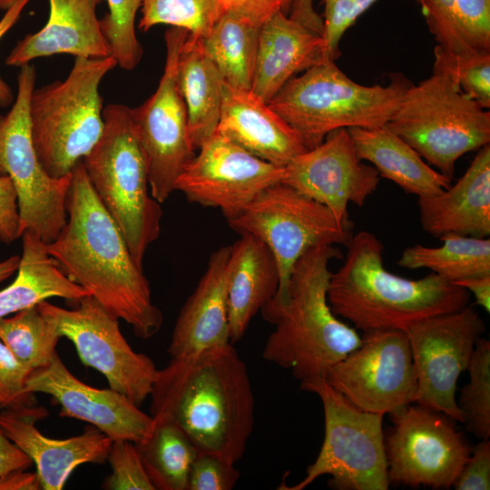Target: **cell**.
I'll use <instances>...</instances> for the list:
<instances>
[{
  "label": "cell",
  "instance_id": "cell-26",
  "mask_svg": "<svg viewBox=\"0 0 490 490\" xmlns=\"http://www.w3.org/2000/svg\"><path fill=\"white\" fill-rule=\"evenodd\" d=\"M279 270L270 248L251 234L230 245L226 289L230 342L244 336L250 321L276 295Z\"/></svg>",
  "mask_w": 490,
  "mask_h": 490
},
{
  "label": "cell",
  "instance_id": "cell-13",
  "mask_svg": "<svg viewBox=\"0 0 490 490\" xmlns=\"http://www.w3.org/2000/svg\"><path fill=\"white\" fill-rule=\"evenodd\" d=\"M188 32L170 26L165 32L166 59L155 92L131 116L146 156L152 196L161 204L175 191V182L196 154L185 103L178 83V60Z\"/></svg>",
  "mask_w": 490,
  "mask_h": 490
},
{
  "label": "cell",
  "instance_id": "cell-40",
  "mask_svg": "<svg viewBox=\"0 0 490 490\" xmlns=\"http://www.w3.org/2000/svg\"><path fill=\"white\" fill-rule=\"evenodd\" d=\"M377 0H323L322 38L325 56L335 61L339 55V42L345 32ZM420 5L423 0H416Z\"/></svg>",
  "mask_w": 490,
  "mask_h": 490
},
{
  "label": "cell",
  "instance_id": "cell-44",
  "mask_svg": "<svg viewBox=\"0 0 490 490\" xmlns=\"http://www.w3.org/2000/svg\"><path fill=\"white\" fill-rule=\"evenodd\" d=\"M456 490L490 489V441L481 439L462 468L454 485Z\"/></svg>",
  "mask_w": 490,
  "mask_h": 490
},
{
  "label": "cell",
  "instance_id": "cell-47",
  "mask_svg": "<svg viewBox=\"0 0 490 490\" xmlns=\"http://www.w3.org/2000/svg\"><path fill=\"white\" fill-rule=\"evenodd\" d=\"M31 0H15L0 19V40L18 21L23 10ZM14 94L7 83L0 75V107H7L13 103Z\"/></svg>",
  "mask_w": 490,
  "mask_h": 490
},
{
  "label": "cell",
  "instance_id": "cell-42",
  "mask_svg": "<svg viewBox=\"0 0 490 490\" xmlns=\"http://www.w3.org/2000/svg\"><path fill=\"white\" fill-rule=\"evenodd\" d=\"M30 372L0 340V410L34 405V394L24 390Z\"/></svg>",
  "mask_w": 490,
  "mask_h": 490
},
{
  "label": "cell",
  "instance_id": "cell-22",
  "mask_svg": "<svg viewBox=\"0 0 490 490\" xmlns=\"http://www.w3.org/2000/svg\"><path fill=\"white\" fill-rule=\"evenodd\" d=\"M254 156L279 167L307 151L299 133L251 90L224 83L216 129Z\"/></svg>",
  "mask_w": 490,
  "mask_h": 490
},
{
  "label": "cell",
  "instance_id": "cell-45",
  "mask_svg": "<svg viewBox=\"0 0 490 490\" xmlns=\"http://www.w3.org/2000/svg\"><path fill=\"white\" fill-rule=\"evenodd\" d=\"M21 238L17 196L9 177L0 175V240L9 244Z\"/></svg>",
  "mask_w": 490,
  "mask_h": 490
},
{
  "label": "cell",
  "instance_id": "cell-35",
  "mask_svg": "<svg viewBox=\"0 0 490 490\" xmlns=\"http://www.w3.org/2000/svg\"><path fill=\"white\" fill-rule=\"evenodd\" d=\"M469 380L463 387L457 406L463 423L476 437L490 436V342L480 337L467 369Z\"/></svg>",
  "mask_w": 490,
  "mask_h": 490
},
{
  "label": "cell",
  "instance_id": "cell-34",
  "mask_svg": "<svg viewBox=\"0 0 490 490\" xmlns=\"http://www.w3.org/2000/svg\"><path fill=\"white\" fill-rule=\"evenodd\" d=\"M140 11L138 26L144 32L167 24L202 38L224 15L220 0H142Z\"/></svg>",
  "mask_w": 490,
  "mask_h": 490
},
{
  "label": "cell",
  "instance_id": "cell-25",
  "mask_svg": "<svg viewBox=\"0 0 490 490\" xmlns=\"http://www.w3.org/2000/svg\"><path fill=\"white\" fill-rule=\"evenodd\" d=\"M324 60L322 35L279 10L260 27L250 90L269 103L296 74Z\"/></svg>",
  "mask_w": 490,
  "mask_h": 490
},
{
  "label": "cell",
  "instance_id": "cell-28",
  "mask_svg": "<svg viewBox=\"0 0 490 490\" xmlns=\"http://www.w3.org/2000/svg\"><path fill=\"white\" fill-rule=\"evenodd\" d=\"M178 83L191 142L197 151L217 129L224 87L218 69L203 49L202 37L186 36L179 54Z\"/></svg>",
  "mask_w": 490,
  "mask_h": 490
},
{
  "label": "cell",
  "instance_id": "cell-9",
  "mask_svg": "<svg viewBox=\"0 0 490 490\" xmlns=\"http://www.w3.org/2000/svg\"><path fill=\"white\" fill-rule=\"evenodd\" d=\"M316 394L324 410L325 434L316 460L306 475L286 490H303L328 475L337 490H387L390 485L383 433L384 415L359 409L336 391L324 377L300 382Z\"/></svg>",
  "mask_w": 490,
  "mask_h": 490
},
{
  "label": "cell",
  "instance_id": "cell-37",
  "mask_svg": "<svg viewBox=\"0 0 490 490\" xmlns=\"http://www.w3.org/2000/svg\"><path fill=\"white\" fill-rule=\"evenodd\" d=\"M109 12L100 19L112 55L122 69H134L142 57L135 32V20L142 0H106Z\"/></svg>",
  "mask_w": 490,
  "mask_h": 490
},
{
  "label": "cell",
  "instance_id": "cell-15",
  "mask_svg": "<svg viewBox=\"0 0 490 490\" xmlns=\"http://www.w3.org/2000/svg\"><path fill=\"white\" fill-rule=\"evenodd\" d=\"M485 330L484 320L471 305L424 318L405 330L416 376V404L463 423L456 384Z\"/></svg>",
  "mask_w": 490,
  "mask_h": 490
},
{
  "label": "cell",
  "instance_id": "cell-21",
  "mask_svg": "<svg viewBox=\"0 0 490 490\" xmlns=\"http://www.w3.org/2000/svg\"><path fill=\"white\" fill-rule=\"evenodd\" d=\"M49 16L37 32L17 42L5 59L9 66L56 54L83 58L112 55L96 8L103 0H48Z\"/></svg>",
  "mask_w": 490,
  "mask_h": 490
},
{
  "label": "cell",
  "instance_id": "cell-12",
  "mask_svg": "<svg viewBox=\"0 0 490 490\" xmlns=\"http://www.w3.org/2000/svg\"><path fill=\"white\" fill-rule=\"evenodd\" d=\"M74 309L47 300L37 304L58 334L74 346L82 363L106 378L110 388L141 406L151 395L158 370L151 358L132 349L119 327V318L88 295Z\"/></svg>",
  "mask_w": 490,
  "mask_h": 490
},
{
  "label": "cell",
  "instance_id": "cell-8",
  "mask_svg": "<svg viewBox=\"0 0 490 490\" xmlns=\"http://www.w3.org/2000/svg\"><path fill=\"white\" fill-rule=\"evenodd\" d=\"M386 127L451 180L462 155L490 142V113L438 72L407 88Z\"/></svg>",
  "mask_w": 490,
  "mask_h": 490
},
{
  "label": "cell",
  "instance_id": "cell-49",
  "mask_svg": "<svg viewBox=\"0 0 490 490\" xmlns=\"http://www.w3.org/2000/svg\"><path fill=\"white\" fill-rule=\"evenodd\" d=\"M289 16L322 35L323 19L315 11L313 0H291Z\"/></svg>",
  "mask_w": 490,
  "mask_h": 490
},
{
  "label": "cell",
  "instance_id": "cell-18",
  "mask_svg": "<svg viewBox=\"0 0 490 490\" xmlns=\"http://www.w3.org/2000/svg\"><path fill=\"white\" fill-rule=\"evenodd\" d=\"M379 181L376 168L362 162L348 130L341 128L293 158L280 182L328 208L339 223L353 227L348 203L361 207Z\"/></svg>",
  "mask_w": 490,
  "mask_h": 490
},
{
  "label": "cell",
  "instance_id": "cell-5",
  "mask_svg": "<svg viewBox=\"0 0 490 490\" xmlns=\"http://www.w3.org/2000/svg\"><path fill=\"white\" fill-rule=\"evenodd\" d=\"M411 84L397 74L386 86L362 85L327 59L292 77L268 104L309 150L337 129L386 126Z\"/></svg>",
  "mask_w": 490,
  "mask_h": 490
},
{
  "label": "cell",
  "instance_id": "cell-2",
  "mask_svg": "<svg viewBox=\"0 0 490 490\" xmlns=\"http://www.w3.org/2000/svg\"><path fill=\"white\" fill-rule=\"evenodd\" d=\"M151 416L173 421L199 453L232 464L253 431L255 399L249 372L233 344L171 358L158 374Z\"/></svg>",
  "mask_w": 490,
  "mask_h": 490
},
{
  "label": "cell",
  "instance_id": "cell-29",
  "mask_svg": "<svg viewBox=\"0 0 490 490\" xmlns=\"http://www.w3.org/2000/svg\"><path fill=\"white\" fill-rule=\"evenodd\" d=\"M21 237L23 250L17 275L0 290V319L50 298L77 302L89 295L62 271L44 242L27 231Z\"/></svg>",
  "mask_w": 490,
  "mask_h": 490
},
{
  "label": "cell",
  "instance_id": "cell-11",
  "mask_svg": "<svg viewBox=\"0 0 490 490\" xmlns=\"http://www.w3.org/2000/svg\"><path fill=\"white\" fill-rule=\"evenodd\" d=\"M228 223L240 235L257 237L273 253L279 285L269 303L284 299L293 267L308 250L346 245L353 235V227L339 223L328 208L282 182L265 189Z\"/></svg>",
  "mask_w": 490,
  "mask_h": 490
},
{
  "label": "cell",
  "instance_id": "cell-20",
  "mask_svg": "<svg viewBox=\"0 0 490 490\" xmlns=\"http://www.w3.org/2000/svg\"><path fill=\"white\" fill-rule=\"evenodd\" d=\"M48 415L34 405L0 410V429L35 466L42 490H61L74 470L83 464H103L113 440L90 426L65 439L50 438L35 426Z\"/></svg>",
  "mask_w": 490,
  "mask_h": 490
},
{
  "label": "cell",
  "instance_id": "cell-53",
  "mask_svg": "<svg viewBox=\"0 0 490 490\" xmlns=\"http://www.w3.org/2000/svg\"><path fill=\"white\" fill-rule=\"evenodd\" d=\"M15 0H0V9L6 10Z\"/></svg>",
  "mask_w": 490,
  "mask_h": 490
},
{
  "label": "cell",
  "instance_id": "cell-3",
  "mask_svg": "<svg viewBox=\"0 0 490 490\" xmlns=\"http://www.w3.org/2000/svg\"><path fill=\"white\" fill-rule=\"evenodd\" d=\"M346 246V258L331 273L327 297L334 314L356 329L406 330L419 320L469 305L466 289L435 273L409 279L389 272L383 243L369 231L352 235Z\"/></svg>",
  "mask_w": 490,
  "mask_h": 490
},
{
  "label": "cell",
  "instance_id": "cell-16",
  "mask_svg": "<svg viewBox=\"0 0 490 490\" xmlns=\"http://www.w3.org/2000/svg\"><path fill=\"white\" fill-rule=\"evenodd\" d=\"M391 416L394 427L385 439L389 482L453 486L471 454L456 421L416 403Z\"/></svg>",
  "mask_w": 490,
  "mask_h": 490
},
{
  "label": "cell",
  "instance_id": "cell-1",
  "mask_svg": "<svg viewBox=\"0 0 490 490\" xmlns=\"http://www.w3.org/2000/svg\"><path fill=\"white\" fill-rule=\"evenodd\" d=\"M66 223L46 250L69 279L129 324L140 338L156 335L163 323L150 283L132 257L118 225L101 202L83 166L73 169Z\"/></svg>",
  "mask_w": 490,
  "mask_h": 490
},
{
  "label": "cell",
  "instance_id": "cell-4",
  "mask_svg": "<svg viewBox=\"0 0 490 490\" xmlns=\"http://www.w3.org/2000/svg\"><path fill=\"white\" fill-rule=\"evenodd\" d=\"M340 258L335 245L308 250L293 267L284 299L260 310L263 318L275 325L263 358L290 370L300 382L324 377L361 343L357 329L341 321L328 301L329 263Z\"/></svg>",
  "mask_w": 490,
  "mask_h": 490
},
{
  "label": "cell",
  "instance_id": "cell-39",
  "mask_svg": "<svg viewBox=\"0 0 490 490\" xmlns=\"http://www.w3.org/2000/svg\"><path fill=\"white\" fill-rule=\"evenodd\" d=\"M107 461L111 475L104 480L107 490H156L142 464L135 443L129 440L113 441Z\"/></svg>",
  "mask_w": 490,
  "mask_h": 490
},
{
  "label": "cell",
  "instance_id": "cell-38",
  "mask_svg": "<svg viewBox=\"0 0 490 490\" xmlns=\"http://www.w3.org/2000/svg\"><path fill=\"white\" fill-rule=\"evenodd\" d=\"M452 17L461 54L490 52V0H454Z\"/></svg>",
  "mask_w": 490,
  "mask_h": 490
},
{
  "label": "cell",
  "instance_id": "cell-14",
  "mask_svg": "<svg viewBox=\"0 0 490 490\" xmlns=\"http://www.w3.org/2000/svg\"><path fill=\"white\" fill-rule=\"evenodd\" d=\"M324 378L367 412L394 415L416 402V376L405 330L363 332L360 345L334 364Z\"/></svg>",
  "mask_w": 490,
  "mask_h": 490
},
{
  "label": "cell",
  "instance_id": "cell-51",
  "mask_svg": "<svg viewBox=\"0 0 490 490\" xmlns=\"http://www.w3.org/2000/svg\"><path fill=\"white\" fill-rule=\"evenodd\" d=\"M455 284L471 292L475 303L487 313L490 311V275L470 278L460 280Z\"/></svg>",
  "mask_w": 490,
  "mask_h": 490
},
{
  "label": "cell",
  "instance_id": "cell-7",
  "mask_svg": "<svg viewBox=\"0 0 490 490\" xmlns=\"http://www.w3.org/2000/svg\"><path fill=\"white\" fill-rule=\"evenodd\" d=\"M116 65L113 55L75 57L64 80L34 89L31 135L39 161L52 178L71 175L100 139L104 122L99 87Z\"/></svg>",
  "mask_w": 490,
  "mask_h": 490
},
{
  "label": "cell",
  "instance_id": "cell-17",
  "mask_svg": "<svg viewBox=\"0 0 490 490\" xmlns=\"http://www.w3.org/2000/svg\"><path fill=\"white\" fill-rule=\"evenodd\" d=\"M175 182V191L227 221L239 216L265 189L280 182L284 167L263 161L215 131L198 149Z\"/></svg>",
  "mask_w": 490,
  "mask_h": 490
},
{
  "label": "cell",
  "instance_id": "cell-24",
  "mask_svg": "<svg viewBox=\"0 0 490 490\" xmlns=\"http://www.w3.org/2000/svg\"><path fill=\"white\" fill-rule=\"evenodd\" d=\"M230 251L228 245L211 254L202 277L174 324L168 348L171 358L230 343L226 289Z\"/></svg>",
  "mask_w": 490,
  "mask_h": 490
},
{
  "label": "cell",
  "instance_id": "cell-54",
  "mask_svg": "<svg viewBox=\"0 0 490 490\" xmlns=\"http://www.w3.org/2000/svg\"><path fill=\"white\" fill-rule=\"evenodd\" d=\"M291 0H282V11L289 15Z\"/></svg>",
  "mask_w": 490,
  "mask_h": 490
},
{
  "label": "cell",
  "instance_id": "cell-23",
  "mask_svg": "<svg viewBox=\"0 0 490 490\" xmlns=\"http://www.w3.org/2000/svg\"><path fill=\"white\" fill-rule=\"evenodd\" d=\"M423 230L475 238L490 235V145L479 149L466 172L438 194L418 197Z\"/></svg>",
  "mask_w": 490,
  "mask_h": 490
},
{
  "label": "cell",
  "instance_id": "cell-48",
  "mask_svg": "<svg viewBox=\"0 0 490 490\" xmlns=\"http://www.w3.org/2000/svg\"><path fill=\"white\" fill-rule=\"evenodd\" d=\"M32 460L0 429V476L18 469H27Z\"/></svg>",
  "mask_w": 490,
  "mask_h": 490
},
{
  "label": "cell",
  "instance_id": "cell-32",
  "mask_svg": "<svg viewBox=\"0 0 490 490\" xmlns=\"http://www.w3.org/2000/svg\"><path fill=\"white\" fill-rule=\"evenodd\" d=\"M149 436L135 446L156 490H187L191 466L199 455L189 436L171 419L153 418Z\"/></svg>",
  "mask_w": 490,
  "mask_h": 490
},
{
  "label": "cell",
  "instance_id": "cell-6",
  "mask_svg": "<svg viewBox=\"0 0 490 490\" xmlns=\"http://www.w3.org/2000/svg\"><path fill=\"white\" fill-rule=\"evenodd\" d=\"M131 110L118 103L103 108V133L82 163L132 257L143 267L146 250L161 232L162 210L150 191L146 156Z\"/></svg>",
  "mask_w": 490,
  "mask_h": 490
},
{
  "label": "cell",
  "instance_id": "cell-50",
  "mask_svg": "<svg viewBox=\"0 0 490 490\" xmlns=\"http://www.w3.org/2000/svg\"><path fill=\"white\" fill-rule=\"evenodd\" d=\"M40 481L36 472L18 469L0 476V490H39Z\"/></svg>",
  "mask_w": 490,
  "mask_h": 490
},
{
  "label": "cell",
  "instance_id": "cell-27",
  "mask_svg": "<svg viewBox=\"0 0 490 490\" xmlns=\"http://www.w3.org/2000/svg\"><path fill=\"white\" fill-rule=\"evenodd\" d=\"M348 130L359 159L372 163L380 177L405 192L426 197L451 185V179L426 164L412 146L386 126Z\"/></svg>",
  "mask_w": 490,
  "mask_h": 490
},
{
  "label": "cell",
  "instance_id": "cell-43",
  "mask_svg": "<svg viewBox=\"0 0 490 490\" xmlns=\"http://www.w3.org/2000/svg\"><path fill=\"white\" fill-rule=\"evenodd\" d=\"M453 3L454 0H423L421 8L437 45L447 52L461 54L452 17Z\"/></svg>",
  "mask_w": 490,
  "mask_h": 490
},
{
  "label": "cell",
  "instance_id": "cell-33",
  "mask_svg": "<svg viewBox=\"0 0 490 490\" xmlns=\"http://www.w3.org/2000/svg\"><path fill=\"white\" fill-rule=\"evenodd\" d=\"M60 338L37 305L0 319V340L30 371L50 363Z\"/></svg>",
  "mask_w": 490,
  "mask_h": 490
},
{
  "label": "cell",
  "instance_id": "cell-31",
  "mask_svg": "<svg viewBox=\"0 0 490 490\" xmlns=\"http://www.w3.org/2000/svg\"><path fill=\"white\" fill-rule=\"evenodd\" d=\"M259 33V26L224 13L209 34L202 38L203 49L225 84L251 89Z\"/></svg>",
  "mask_w": 490,
  "mask_h": 490
},
{
  "label": "cell",
  "instance_id": "cell-36",
  "mask_svg": "<svg viewBox=\"0 0 490 490\" xmlns=\"http://www.w3.org/2000/svg\"><path fill=\"white\" fill-rule=\"evenodd\" d=\"M434 70L452 82L481 107H490V52L454 54L436 45Z\"/></svg>",
  "mask_w": 490,
  "mask_h": 490
},
{
  "label": "cell",
  "instance_id": "cell-52",
  "mask_svg": "<svg viewBox=\"0 0 490 490\" xmlns=\"http://www.w3.org/2000/svg\"><path fill=\"white\" fill-rule=\"evenodd\" d=\"M20 258L21 257L18 255H14L7 258L6 260L0 261V283L7 279L15 272L17 271L20 263Z\"/></svg>",
  "mask_w": 490,
  "mask_h": 490
},
{
  "label": "cell",
  "instance_id": "cell-19",
  "mask_svg": "<svg viewBox=\"0 0 490 490\" xmlns=\"http://www.w3.org/2000/svg\"><path fill=\"white\" fill-rule=\"evenodd\" d=\"M24 390L50 395L60 405L61 416L87 422L113 441L142 442L154 426L153 417L122 394L80 381L57 353L48 365L30 372Z\"/></svg>",
  "mask_w": 490,
  "mask_h": 490
},
{
  "label": "cell",
  "instance_id": "cell-10",
  "mask_svg": "<svg viewBox=\"0 0 490 490\" xmlns=\"http://www.w3.org/2000/svg\"><path fill=\"white\" fill-rule=\"evenodd\" d=\"M35 79L34 65L20 67L16 97L0 115V175L9 177L16 191L21 236L27 231L47 244L66 223L71 175L52 178L37 156L29 122Z\"/></svg>",
  "mask_w": 490,
  "mask_h": 490
},
{
  "label": "cell",
  "instance_id": "cell-46",
  "mask_svg": "<svg viewBox=\"0 0 490 490\" xmlns=\"http://www.w3.org/2000/svg\"><path fill=\"white\" fill-rule=\"evenodd\" d=\"M224 13L240 16L260 27L272 15L282 10V0H220Z\"/></svg>",
  "mask_w": 490,
  "mask_h": 490
},
{
  "label": "cell",
  "instance_id": "cell-41",
  "mask_svg": "<svg viewBox=\"0 0 490 490\" xmlns=\"http://www.w3.org/2000/svg\"><path fill=\"white\" fill-rule=\"evenodd\" d=\"M240 475L235 464L212 454L199 453L190 471L187 490H231Z\"/></svg>",
  "mask_w": 490,
  "mask_h": 490
},
{
  "label": "cell",
  "instance_id": "cell-30",
  "mask_svg": "<svg viewBox=\"0 0 490 490\" xmlns=\"http://www.w3.org/2000/svg\"><path fill=\"white\" fill-rule=\"evenodd\" d=\"M438 247L416 244L406 248L397 265L408 270L427 269L456 283L490 275V239L448 233L441 236Z\"/></svg>",
  "mask_w": 490,
  "mask_h": 490
}]
</instances>
